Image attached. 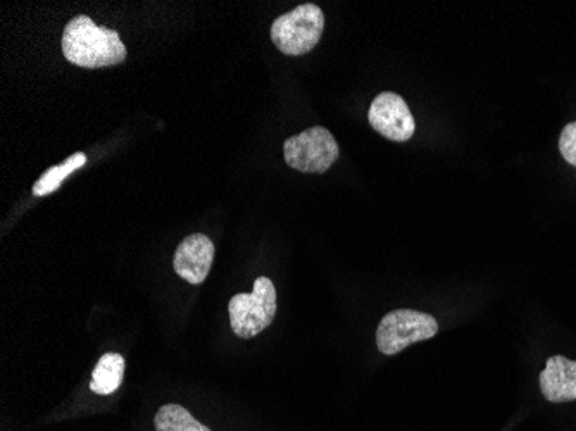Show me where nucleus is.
Segmentation results:
<instances>
[{
  "mask_svg": "<svg viewBox=\"0 0 576 431\" xmlns=\"http://www.w3.org/2000/svg\"><path fill=\"white\" fill-rule=\"evenodd\" d=\"M61 47L66 61L80 68H106L126 59V47L118 32L95 25L88 16H76L69 21Z\"/></svg>",
  "mask_w": 576,
  "mask_h": 431,
  "instance_id": "obj_1",
  "label": "nucleus"
},
{
  "mask_svg": "<svg viewBox=\"0 0 576 431\" xmlns=\"http://www.w3.org/2000/svg\"><path fill=\"white\" fill-rule=\"evenodd\" d=\"M325 14L320 6L302 4L282 14L271 25V40L287 56H304L320 44Z\"/></svg>",
  "mask_w": 576,
  "mask_h": 431,
  "instance_id": "obj_2",
  "label": "nucleus"
},
{
  "mask_svg": "<svg viewBox=\"0 0 576 431\" xmlns=\"http://www.w3.org/2000/svg\"><path fill=\"white\" fill-rule=\"evenodd\" d=\"M230 325L237 337L252 338L264 332L276 316V288L270 278L259 276L252 294L233 295L228 304Z\"/></svg>",
  "mask_w": 576,
  "mask_h": 431,
  "instance_id": "obj_3",
  "label": "nucleus"
},
{
  "mask_svg": "<svg viewBox=\"0 0 576 431\" xmlns=\"http://www.w3.org/2000/svg\"><path fill=\"white\" fill-rule=\"evenodd\" d=\"M439 333L432 314L413 309H397L383 316L376 330V345L383 356H395L409 345L425 342Z\"/></svg>",
  "mask_w": 576,
  "mask_h": 431,
  "instance_id": "obj_4",
  "label": "nucleus"
},
{
  "mask_svg": "<svg viewBox=\"0 0 576 431\" xmlns=\"http://www.w3.org/2000/svg\"><path fill=\"white\" fill-rule=\"evenodd\" d=\"M283 154L290 168L301 173H325L339 159L340 149L332 133L323 126L287 138Z\"/></svg>",
  "mask_w": 576,
  "mask_h": 431,
  "instance_id": "obj_5",
  "label": "nucleus"
},
{
  "mask_svg": "<svg viewBox=\"0 0 576 431\" xmlns=\"http://www.w3.org/2000/svg\"><path fill=\"white\" fill-rule=\"evenodd\" d=\"M368 119L376 132L394 142H407L416 130V123L406 100L394 92L376 95L371 102Z\"/></svg>",
  "mask_w": 576,
  "mask_h": 431,
  "instance_id": "obj_6",
  "label": "nucleus"
},
{
  "mask_svg": "<svg viewBox=\"0 0 576 431\" xmlns=\"http://www.w3.org/2000/svg\"><path fill=\"white\" fill-rule=\"evenodd\" d=\"M213 261V240H209L202 233H194L178 245L175 257H173V268H175L176 275L182 276L185 282L199 285V283L206 282Z\"/></svg>",
  "mask_w": 576,
  "mask_h": 431,
  "instance_id": "obj_7",
  "label": "nucleus"
},
{
  "mask_svg": "<svg viewBox=\"0 0 576 431\" xmlns=\"http://www.w3.org/2000/svg\"><path fill=\"white\" fill-rule=\"evenodd\" d=\"M540 388L545 399L554 404L576 400V361L551 357L540 373Z\"/></svg>",
  "mask_w": 576,
  "mask_h": 431,
  "instance_id": "obj_8",
  "label": "nucleus"
},
{
  "mask_svg": "<svg viewBox=\"0 0 576 431\" xmlns=\"http://www.w3.org/2000/svg\"><path fill=\"white\" fill-rule=\"evenodd\" d=\"M125 375V359L116 352H107L99 359L92 373L90 390L99 395H111L121 387Z\"/></svg>",
  "mask_w": 576,
  "mask_h": 431,
  "instance_id": "obj_9",
  "label": "nucleus"
},
{
  "mask_svg": "<svg viewBox=\"0 0 576 431\" xmlns=\"http://www.w3.org/2000/svg\"><path fill=\"white\" fill-rule=\"evenodd\" d=\"M154 426L156 431H211L178 404L161 407L154 418Z\"/></svg>",
  "mask_w": 576,
  "mask_h": 431,
  "instance_id": "obj_10",
  "label": "nucleus"
},
{
  "mask_svg": "<svg viewBox=\"0 0 576 431\" xmlns=\"http://www.w3.org/2000/svg\"><path fill=\"white\" fill-rule=\"evenodd\" d=\"M85 163H87V156L82 152H76L73 156L68 157L63 164L47 169L44 176L33 185V195L44 197V195L56 192L57 188L61 187L64 178L71 175L76 169L82 168Z\"/></svg>",
  "mask_w": 576,
  "mask_h": 431,
  "instance_id": "obj_11",
  "label": "nucleus"
},
{
  "mask_svg": "<svg viewBox=\"0 0 576 431\" xmlns=\"http://www.w3.org/2000/svg\"><path fill=\"white\" fill-rule=\"evenodd\" d=\"M559 150L564 159L576 168V121L564 126L559 138Z\"/></svg>",
  "mask_w": 576,
  "mask_h": 431,
  "instance_id": "obj_12",
  "label": "nucleus"
}]
</instances>
